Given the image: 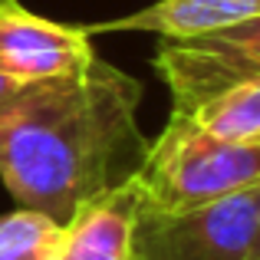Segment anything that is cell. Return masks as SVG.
<instances>
[{"label":"cell","mask_w":260,"mask_h":260,"mask_svg":"<svg viewBox=\"0 0 260 260\" xmlns=\"http://www.w3.org/2000/svg\"><path fill=\"white\" fill-rule=\"evenodd\" d=\"M142 204L158 211H184L257 188L260 142H228L201 128L191 115L172 112L168 125L135 172Z\"/></svg>","instance_id":"obj_2"},{"label":"cell","mask_w":260,"mask_h":260,"mask_svg":"<svg viewBox=\"0 0 260 260\" xmlns=\"http://www.w3.org/2000/svg\"><path fill=\"white\" fill-rule=\"evenodd\" d=\"M247 260H260V181L254 188V241H250V257Z\"/></svg>","instance_id":"obj_10"},{"label":"cell","mask_w":260,"mask_h":260,"mask_svg":"<svg viewBox=\"0 0 260 260\" xmlns=\"http://www.w3.org/2000/svg\"><path fill=\"white\" fill-rule=\"evenodd\" d=\"M13 86H17V83H10V79H7V76H0V99H4V95L10 92Z\"/></svg>","instance_id":"obj_11"},{"label":"cell","mask_w":260,"mask_h":260,"mask_svg":"<svg viewBox=\"0 0 260 260\" xmlns=\"http://www.w3.org/2000/svg\"><path fill=\"white\" fill-rule=\"evenodd\" d=\"M53 260H59V257H53Z\"/></svg>","instance_id":"obj_12"},{"label":"cell","mask_w":260,"mask_h":260,"mask_svg":"<svg viewBox=\"0 0 260 260\" xmlns=\"http://www.w3.org/2000/svg\"><path fill=\"white\" fill-rule=\"evenodd\" d=\"M142 83L92 56L70 76L0 99V178L20 208L66 224L89 198L135 178L148 152Z\"/></svg>","instance_id":"obj_1"},{"label":"cell","mask_w":260,"mask_h":260,"mask_svg":"<svg viewBox=\"0 0 260 260\" xmlns=\"http://www.w3.org/2000/svg\"><path fill=\"white\" fill-rule=\"evenodd\" d=\"M191 119L211 135L228 142H260V79L234 83L198 102Z\"/></svg>","instance_id":"obj_8"},{"label":"cell","mask_w":260,"mask_h":260,"mask_svg":"<svg viewBox=\"0 0 260 260\" xmlns=\"http://www.w3.org/2000/svg\"><path fill=\"white\" fill-rule=\"evenodd\" d=\"M254 241V188L184 211L142 204L132 260H247Z\"/></svg>","instance_id":"obj_3"},{"label":"cell","mask_w":260,"mask_h":260,"mask_svg":"<svg viewBox=\"0 0 260 260\" xmlns=\"http://www.w3.org/2000/svg\"><path fill=\"white\" fill-rule=\"evenodd\" d=\"M139 208L142 191L135 178L83 201L63 224L59 260H132Z\"/></svg>","instance_id":"obj_6"},{"label":"cell","mask_w":260,"mask_h":260,"mask_svg":"<svg viewBox=\"0 0 260 260\" xmlns=\"http://www.w3.org/2000/svg\"><path fill=\"white\" fill-rule=\"evenodd\" d=\"M63 224L30 208L0 217V260H53L59 257Z\"/></svg>","instance_id":"obj_9"},{"label":"cell","mask_w":260,"mask_h":260,"mask_svg":"<svg viewBox=\"0 0 260 260\" xmlns=\"http://www.w3.org/2000/svg\"><path fill=\"white\" fill-rule=\"evenodd\" d=\"M152 66L172 92V112H191L221 89L260 79V17L194 37H158Z\"/></svg>","instance_id":"obj_4"},{"label":"cell","mask_w":260,"mask_h":260,"mask_svg":"<svg viewBox=\"0 0 260 260\" xmlns=\"http://www.w3.org/2000/svg\"><path fill=\"white\" fill-rule=\"evenodd\" d=\"M92 56V37L83 26L56 23L17 0H0V76L10 83L23 86L70 76Z\"/></svg>","instance_id":"obj_5"},{"label":"cell","mask_w":260,"mask_h":260,"mask_svg":"<svg viewBox=\"0 0 260 260\" xmlns=\"http://www.w3.org/2000/svg\"><path fill=\"white\" fill-rule=\"evenodd\" d=\"M260 17V0H155L145 10L128 17L89 23L83 30L95 33H155V37H194V33L221 30L244 20Z\"/></svg>","instance_id":"obj_7"}]
</instances>
